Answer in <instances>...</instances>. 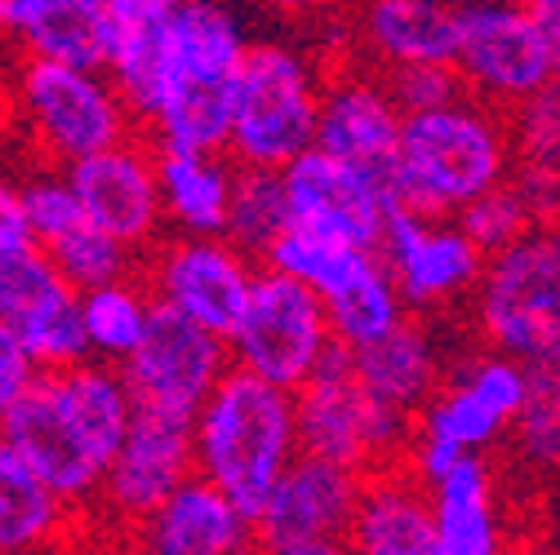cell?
<instances>
[{
    "instance_id": "35",
    "label": "cell",
    "mask_w": 560,
    "mask_h": 555,
    "mask_svg": "<svg viewBox=\"0 0 560 555\" xmlns=\"http://www.w3.org/2000/svg\"><path fill=\"white\" fill-rule=\"evenodd\" d=\"M458 223L467 227V236H471L485 253H499V249L516 245L525 232L542 227V223L534 219L529 200L521 196L516 182H503L499 191H489V196H480L476 204H467V210L458 214Z\"/></svg>"
},
{
    "instance_id": "39",
    "label": "cell",
    "mask_w": 560,
    "mask_h": 555,
    "mask_svg": "<svg viewBox=\"0 0 560 555\" xmlns=\"http://www.w3.org/2000/svg\"><path fill=\"white\" fill-rule=\"evenodd\" d=\"M36 378H40V365L23 352L14 338L0 333V404H10L14 395H23Z\"/></svg>"
},
{
    "instance_id": "31",
    "label": "cell",
    "mask_w": 560,
    "mask_h": 555,
    "mask_svg": "<svg viewBox=\"0 0 560 555\" xmlns=\"http://www.w3.org/2000/svg\"><path fill=\"white\" fill-rule=\"evenodd\" d=\"M81 311H85L90 356L103 365H125L133 356V346L143 342V333L152 329L156 298L143 281V271H133V275H120V281H107L98 290H85Z\"/></svg>"
},
{
    "instance_id": "30",
    "label": "cell",
    "mask_w": 560,
    "mask_h": 555,
    "mask_svg": "<svg viewBox=\"0 0 560 555\" xmlns=\"http://www.w3.org/2000/svg\"><path fill=\"white\" fill-rule=\"evenodd\" d=\"M67 511H72V503L54 484H45L14 449L0 445V551L5 555L45 551L62 533Z\"/></svg>"
},
{
    "instance_id": "5",
    "label": "cell",
    "mask_w": 560,
    "mask_h": 555,
    "mask_svg": "<svg viewBox=\"0 0 560 555\" xmlns=\"http://www.w3.org/2000/svg\"><path fill=\"white\" fill-rule=\"evenodd\" d=\"M10 129L23 156L40 165L72 169L125 138L143 133L133 107L103 67H81L62 58L14 54L10 67Z\"/></svg>"
},
{
    "instance_id": "22",
    "label": "cell",
    "mask_w": 560,
    "mask_h": 555,
    "mask_svg": "<svg viewBox=\"0 0 560 555\" xmlns=\"http://www.w3.org/2000/svg\"><path fill=\"white\" fill-rule=\"evenodd\" d=\"M249 546H258L254 516L200 475L133 524V555H241Z\"/></svg>"
},
{
    "instance_id": "23",
    "label": "cell",
    "mask_w": 560,
    "mask_h": 555,
    "mask_svg": "<svg viewBox=\"0 0 560 555\" xmlns=\"http://www.w3.org/2000/svg\"><path fill=\"white\" fill-rule=\"evenodd\" d=\"M352 555H436V498L409 462L365 475L357 516L347 524Z\"/></svg>"
},
{
    "instance_id": "33",
    "label": "cell",
    "mask_w": 560,
    "mask_h": 555,
    "mask_svg": "<svg viewBox=\"0 0 560 555\" xmlns=\"http://www.w3.org/2000/svg\"><path fill=\"white\" fill-rule=\"evenodd\" d=\"M370 253L361 245H347V240H334V236H320L312 227H290L285 236H280L267 253H262V267H276L294 275V281H303L307 290H316L320 298L342 281L347 271L357 267V258Z\"/></svg>"
},
{
    "instance_id": "6",
    "label": "cell",
    "mask_w": 560,
    "mask_h": 555,
    "mask_svg": "<svg viewBox=\"0 0 560 555\" xmlns=\"http://www.w3.org/2000/svg\"><path fill=\"white\" fill-rule=\"evenodd\" d=\"M325 81L329 58L316 45L307 49L285 36H258L236 81L228 156L236 165L285 169L312 152L320 133Z\"/></svg>"
},
{
    "instance_id": "38",
    "label": "cell",
    "mask_w": 560,
    "mask_h": 555,
    "mask_svg": "<svg viewBox=\"0 0 560 555\" xmlns=\"http://www.w3.org/2000/svg\"><path fill=\"white\" fill-rule=\"evenodd\" d=\"M27 249H40V245H36V232L27 219V204L19 196V182L10 178L5 191H0V258L27 253Z\"/></svg>"
},
{
    "instance_id": "18",
    "label": "cell",
    "mask_w": 560,
    "mask_h": 555,
    "mask_svg": "<svg viewBox=\"0 0 560 555\" xmlns=\"http://www.w3.org/2000/svg\"><path fill=\"white\" fill-rule=\"evenodd\" d=\"M196 475V440H191V418L178 413H161V409H143L138 404L133 427L120 440L98 507L133 529L138 520H148L161 503H170L183 484Z\"/></svg>"
},
{
    "instance_id": "19",
    "label": "cell",
    "mask_w": 560,
    "mask_h": 555,
    "mask_svg": "<svg viewBox=\"0 0 560 555\" xmlns=\"http://www.w3.org/2000/svg\"><path fill=\"white\" fill-rule=\"evenodd\" d=\"M400 129H405V107L396 103L387 76L361 58H334L320 103L316 147L392 178Z\"/></svg>"
},
{
    "instance_id": "25",
    "label": "cell",
    "mask_w": 560,
    "mask_h": 555,
    "mask_svg": "<svg viewBox=\"0 0 560 555\" xmlns=\"http://www.w3.org/2000/svg\"><path fill=\"white\" fill-rule=\"evenodd\" d=\"M352 356H357V369H361L365 387L383 404L418 418L423 404L436 395V387L450 378V365H454L458 352L445 342L441 320L409 316L396 333H387L383 342L365 346V352H352Z\"/></svg>"
},
{
    "instance_id": "13",
    "label": "cell",
    "mask_w": 560,
    "mask_h": 555,
    "mask_svg": "<svg viewBox=\"0 0 560 555\" xmlns=\"http://www.w3.org/2000/svg\"><path fill=\"white\" fill-rule=\"evenodd\" d=\"M0 333L14 338L40 365V374L94 361L81 290L54 267L45 249L0 258Z\"/></svg>"
},
{
    "instance_id": "2",
    "label": "cell",
    "mask_w": 560,
    "mask_h": 555,
    "mask_svg": "<svg viewBox=\"0 0 560 555\" xmlns=\"http://www.w3.org/2000/svg\"><path fill=\"white\" fill-rule=\"evenodd\" d=\"M254 40L241 0H178L165 32L161 107L143 129L152 143L228 152L236 81Z\"/></svg>"
},
{
    "instance_id": "9",
    "label": "cell",
    "mask_w": 560,
    "mask_h": 555,
    "mask_svg": "<svg viewBox=\"0 0 560 555\" xmlns=\"http://www.w3.org/2000/svg\"><path fill=\"white\" fill-rule=\"evenodd\" d=\"M534 369L499 346L467 342L450 365V378L418 413V445L450 453H494L512 440L521 409L529 404Z\"/></svg>"
},
{
    "instance_id": "12",
    "label": "cell",
    "mask_w": 560,
    "mask_h": 555,
    "mask_svg": "<svg viewBox=\"0 0 560 555\" xmlns=\"http://www.w3.org/2000/svg\"><path fill=\"white\" fill-rule=\"evenodd\" d=\"M138 271H143L156 307H170L228 338L254 294L262 262L249 249H241L232 236L170 232L156 249L143 253Z\"/></svg>"
},
{
    "instance_id": "34",
    "label": "cell",
    "mask_w": 560,
    "mask_h": 555,
    "mask_svg": "<svg viewBox=\"0 0 560 555\" xmlns=\"http://www.w3.org/2000/svg\"><path fill=\"white\" fill-rule=\"evenodd\" d=\"M508 445L529 471H560V369H534L529 404L521 409Z\"/></svg>"
},
{
    "instance_id": "41",
    "label": "cell",
    "mask_w": 560,
    "mask_h": 555,
    "mask_svg": "<svg viewBox=\"0 0 560 555\" xmlns=\"http://www.w3.org/2000/svg\"><path fill=\"white\" fill-rule=\"evenodd\" d=\"M267 555H352L347 538H299V542H276L262 546Z\"/></svg>"
},
{
    "instance_id": "20",
    "label": "cell",
    "mask_w": 560,
    "mask_h": 555,
    "mask_svg": "<svg viewBox=\"0 0 560 555\" xmlns=\"http://www.w3.org/2000/svg\"><path fill=\"white\" fill-rule=\"evenodd\" d=\"M463 36V0H352L347 5V58L374 72L423 62H454Z\"/></svg>"
},
{
    "instance_id": "7",
    "label": "cell",
    "mask_w": 560,
    "mask_h": 555,
    "mask_svg": "<svg viewBox=\"0 0 560 555\" xmlns=\"http://www.w3.org/2000/svg\"><path fill=\"white\" fill-rule=\"evenodd\" d=\"M467 329L529 369H560V223L489 253L467 303Z\"/></svg>"
},
{
    "instance_id": "1",
    "label": "cell",
    "mask_w": 560,
    "mask_h": 555,
    "mask_svg": "<svg viewBox=\"0 0 560 555\" xmlns=\"http://www.w3.org/2000/svg\"><path fill=\"white\" fill-rule=\"evenodd\" d=\"M133 413L138 400L120 365L85 361L72 369H45L23 395L0 404V436L72 507H90L103 494Z\"/></svg>"
},
{
    "instance_id": "21",
    "label": "cell",
    "mask_w": 560,
    "mask_h": 555,
    "mask_svg": "<svg viewBox=\"0 0 560 555\" xmlns=\"http://www.w3.org/2000/svg\"><path fill=\"white\" fill-rule=\"evenodd\" d=\"M361 489H365L361 471L316 453H299L254 520L258 546L299 542V538H347Z\"/></svg>"
},
{
    "instance_id": "32",
    "label": "cell",
    "mask_w": 560,
    "mask_h": 555,
    "mask_svg": "<svg viewBox=\"0 0 560 555\" xmlns=\"http://www.w3.org/2000/svg\"><path fill=\"white\" fill-rule=\"evenodd\" d=\"M290 227H294V214H290L285 169L241 165V174H236V196H232L228 236L262 262V253H267L280 236H285Z\"/></svg>"
},
{
    "instance_id": "14",
    "label": "cell",
    "mask_w": 560,
    "mask_h": 555,
    "mask_svg": "<svg viewBox=\"0 0 560 555\" xmlns=\"http://www.w3.org/2000/svg\"><path fill=\"white\" fill-rule=\"evenodd\" d=\"M378 253L387 258L409 311L432 320L467 311L489 262V253L467 236L458 219H432L413 210H396Z\"/></svg>"
},
{
    "instance_id": "4",
    "label": "cell",
    "mask_w": 560,
    "mask_h": 555,
    "mask_svg": "<svg viewBox=\"0 0 560 555\" xmlns=\"http://www.w3.org/2000/svg\"><path fill=\"white\" fill-rule=\"evenodd\" d=\"M196 475L258 520L271 489L303 453L299 400L290 387H276L249 369H232L209 395L196 418Z\"/></svg>"
},
{
    "instance_id": "16",
    "label": "cell",
    "mask_w": 560,
    "mask_h": 555,
    "mask_svg": "<svg viewBox=\"0 0 560 555\" xmlns=\"http://www.w3.org/2000/svg\"><path fill=\"white\" fill-rule=\"evenodd\" d=\"M285 191L294 227H312L361 249H383L387 227L400 210L387 174L352 165L325 147H312L294 165H285Z\"/></svg>"
},
{
    "instance_id": "43",
    "label": "cell",
    "mask_w": 560,
    "mask_h": 555,
    "mask_svg": "<svg viewBox=\"0 0 560 555\" xmlns=\"http://www.w3.org/2000/svg\"><path fill=\"white\" fill-rule=\"evenodd\" d=\"M508 555H547V551H538V546H512Z\"/></svg>"
},
{
    "instance_id": "37",
    "label": "cell",
    "mask_w": 560,
    "mask_h": 555,
    "mask_svg": "<svg viewBox=\"0 0 560 555\" xmlns=\"http://www.w3.org/2000/svg\"><path fill=\"white\" fill-rule=\"evenodd\" d=\"M387 85L396 94V103L405 107V116L413 111H432L454 103L463 90V76L454 62H423V67H400V72H387Z\"/></svg>"
},
{
    "instance_id": "17",
    "label": "cell",
    "mask_w": 560,
    "mask_h": 555,
    "mask_svg": "<svg viewBox=\"0 0 560 555\" xmlns=\"http://www.w3.org/2000/svg\"><path fill=\"white\" fill-rule=\"evenodd\" d=\"M67 174H72V187L85 204V214L138 258L170 236L156 143L148 133H133L98 156H85Z\"/></svg>"
},
{
    "instance_id": "11",
    "label": "cell",
    "mask_w": 560,
    "mask_h": 555,
    "mask_svg": "<svg viewBox=\"0 0 560 555\" xmlns=\"http://www.w3.org/2000/svg\"><path fill=\"white\" fill-rule=\"evenodd\" d=\"M454 67L467 94L503 111L525 107L556 81L551 45L529 0H463Z\"/></svg>"
},
{
    "instance_id": "36",
    "label": "cell",
    "mask_w": 560,
    "mask_h": 555,
    "mask_svg": "<svg viewBox=\"0 0 560 555\" xmlns=\"http://www.w3.org/2000/svg\"><path fill=\"white\" fill-rule=\"evenodd\" d=\"M512 133H516V165L560 174V76L512 111Z\"/></svg>"
},
{
    "instance_id": "3",
    "label": "cell",
    "mask_w": 560,
    "mask_h": 555,
    "mask_svg": "<svg viewBox=\"0 0 560 555\" xmlns=\"http://www.w3.org/2000/svg\"><path fill=\"white\" fill-rule=\"evenodd\" d=\"M512 174H516L512 111L476 94H458L445 107L405 116L400 152L392 165L400 210L458 219L467 204L512 182Z\"/></svg>"
},
{
    "instance_id": "40",
    "label": "cell",
    "mask_w": 560,
    "mask_h": 555,
    "mask_svg": "<svg viewBox=\"0 0 560 555\" xmlns=\"http://www.w3.org/2000/svg\"><path fill=\"white\" fill-rule=\"evenodd\" d=\"M249 5L285 23H329L334 14L347 10V0H249Z\"/></svg>"
},
{
    "instance_id": "26",
    "label": "cell",
    "mask_w": 560,
    "mask_h": 555,
    "mask_svg": "<svg viewBox=\"0 0 560 555\" xmlns=\"http://www.w3.org/2000/svg\"><path fill=\"white\" fill-rule=\"evenodd\" d=\"M178 0H107L112 32H107V62L103 72L116 81L125 103L133 107L138 125L161 107V85H165V32Z\"/></svg>"
},
{
    "instance_id": "42",
    "label": "cell",
    "mask_w": 560,
    "mask_h": 555,
    "mask_svg": "<svg viewBox=\"0 0 560 555\" xmlns=\"http://www.w3.org/2000/svg\"><path fill=\"white\" fill-rule=\"evenodd\" d=\"M538 23H542V36L551 45V62H556V76H560V0H529Z\"/></svg>"
},
{
    "instance_id": "28",
    "label": "cell",
    "mask_w": 560,
    "mask_h": 555,
    "mask_svg": "<svg viewBox=\"0 0 560 555\" xmlns=\"http://www.w3.org/2000/svg\"><path fill=\"white\" fill-rule=\"evenodd\" d=\"M156 169H161V196H165L170 232L228 236L236 174H241V165L228 152L161 147L156 143Z\"/></svg>"
},
{
    "instance_id": "24",
    "label": "cell",
    "mask_w": 560,
    "mask_h": 555,
    "mask_svg": "<svg viewBox=\"0 0 560 555\" xmlns=\"http://www.w3.org/2000/svg\"><path fill=\"white\" fill-rule=\"evenodd\" d=\"M436 555H508L512 529L503 480L489 453H463L436 484Z\"/></svg>"
},
{
    "instance_id": "29",
    "label": "cell",
    "mask_w": 560,
    "mask_h": 555,
    "mask_svg": "<svg viewBox=\"0 0 560 555\" xmlns=\"http://www.w3.org/2000/svg\"><path fill=\"white\" fill-rule=\"evenodd\" d=\"M325 307L334 320V338L347 346V352H365V346L383 342L387 333H396L413 316L378 249L357 258V267L325 294Z\"/></svg>"
},
{
    "instance_id": "15",
    "label": "cell",
    "mask_w": 560,
    "mask_h": 555,
    "mask_svg": "<svg viewBox=\"0 0 560 555\" xmlns=\"http://www.w3.org/2000/svg\"><path fill=\"white\" fill-rule=\"evenodd\" d=\"M236 365H232L228 338L170 307H156L152 329L133 346V356L120 365L138 404L178 413V418H196V409L219 391V382Z\"/></svg>"
},
{
    "instance_id": "27",
    "label": "cell",
    "mask_w": 560,
    "mask_h": 555,
    "mask_svg": "<svg viewBox=\"0 0 560 555\" xmlns=\"http://www.w3.org/2000/svg\"><path fill=\"white\" fill-rule=\"evenodd\" d=\"M0 23L14 54L62 58L81 67L107 62V0H0Z\"/></svg>"
},
{
    "instance_id": "8",
    "label": "cell",
    "mask_w": 560,
    "mask_h": 555,
    "mask_svg": "<svg viewBox=\"0 0 560 555\" xmlns=\"http://www.w3.org/2000/svg\"><path fill=\"white\" fill-rule=\"evenodd\" d=\"M299 400V432H303V453L342 462L361 475L400 467L413 449L418 418L383 404L361 369L357 356L338 342L325 356V365L294 391Z\"/></svg>"
},
{
    "instance_id": "44",
    "label": "cell",
    "mask_w": 560,
    "mask_h": 555,
    "mask_svg": "<svg viewBox=\"0 0 560 555\" xmlns=\"http://www.w3.org/2000/svg\"><path fill=\"white\" fill-rule=\"evenodd\" d=\"M241 555H267V551H262V546H249V551H241Z\"/></svg>"
},
{
    "instance_id": "10",
    "label": "cell",
    "mask_w": 560,
    "mask_h": 555,
    "mask_svg": "<svg viewBox=\"0 0 560 555\" xmlns=\"http://www.w3.org/2000/svg\"><path fill=\"white\" fill-rule=\"evenodd\" d=\"M228 346L236 369L299 391L325 365L338 338L329 307L316 290L276 267H262L236 329L228 333Z\"/></svg>"
}]
</instances>
